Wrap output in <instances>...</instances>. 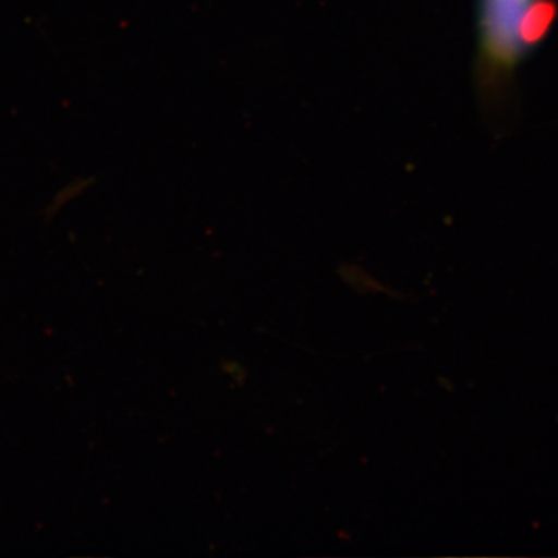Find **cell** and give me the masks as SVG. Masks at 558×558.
<instances>
[{
    "label": "cell",
    "instance_id": "cell-1",
    "mask_svg": "<svg viewBox=\"0 0 558 558\" xmlns=\"http://www.w3.org/2000/svg\"><path fill=\"white\" fill-rule=\"evenodd\" d=\"M532 0H484V50L495 64L508 65L524 50L520 27Z\"/></svg>",
    "mask_w": 558,
    "mask_h": 558
},
{
    "label": "cell",
    "instance_id": "cell-2",
    "mask_svg": "<svg viewBox=\"0 0 558 558\" xmlns=\"http://www.w3.org/2000/svg\"><path fill=\"white\" fill-rule=\"evenodd\" d=\"M554 16H556L554 3L548 0H532L520 27V39L524 49L534 46L545 36L549 25L553 24Z\"/></svg>",
    "mask_w": 558,
    "mask_h": 558
}]
</instances>
